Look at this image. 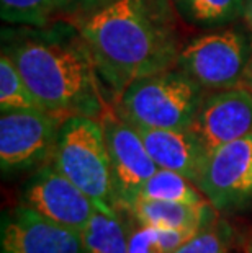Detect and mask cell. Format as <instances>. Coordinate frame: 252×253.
<instances>
[{
	"label": "cell",
	"instance_id": "9",
	"mask_svg": "<svg viewBox=\"0 0 252 253\" xmlns=\"http://www.w3.org/2000/svg\"><path fill=\"white\" fill-rule=\"evenodd\" d=\"M23 199L43 217L77 232L87 227L97 209L92 199L54 165L41 169L30 180Z\"/></svg>",
	"mask_w": 252,
	"mask_h": 253
},
{
	"label": "cell",
	"instance_id": "2",
	"mask_svg": "<svg viewBox=\"0 0 252 253\" xmlns=\"http://www.w3.org/2000/svg\"><path fill=\"white\" fill-rule=\"evenodd\" d=\"M45 111L100 118L111 100L82 35L51 28L26 31L3 47Z\"/></svg>",
	"mask_w": 252,
	"mask_h": 253
},
{
	"label": "cell",
	"instance_id": "20",
	"mask_svg": "<svg viewBox=\"0 0 252 253\" xmlns=\"http://www.w3.org/2000/svg\"><path fill=\"white\" fill-rule=\"evenodd\" d=\"M128 250L130 253H167L159 244L155 229L148 227V225H139L130 234Z\"/></svg>",
	"mask_w": 252,
	"mask_h": 253
},
{
	"label": "cell",
	"instance_id": "13",
	"mask_svg": "<svg viewBox=\"0 0 252 253\" xmlns=\"http://www.w3.org/2000/svg\"><path fill=\"white\" fill-rule=\"evenodd\" d=\"M210 204V201L203 204H189L138 198V201L133 204L130 211L136 217L139 225L198 232L202 227H205L211 216Z\"/></svg>",
	"mask_w": 252,
	"mask_h": 253
},
{
	"label": "cell",
	"instance_id": "18",
	"mask_svg": "<svg viewBox=\"0 0 252 253\" xmlns=\"http://www.w3.org/2000/svg\"><path fill=\"white\" fill-rule=\"evenodd\" d=\"M0 108L2 111L43 110L7 52H2L0 57Z\"/></svg>",
	"mask_w": 252,
	"mask_h": 253
},
{
	"label": "cell",
	"instance_id": "12",
	"mask_svg": "<svg viewBox=\"0 0 252 253\" xmlns=\"http://www.w3.org/2000/svg\"><path fill=\"white\" fill-rule=\"evenodd\" d=\"M135 127L159 169L174 170L197 185L208 152L190 129Z\"/></svg>",
	"mask_w": 252,
	"mask_h": 253
},
{
	"label": "cell",
	"instance_id": "8",
	"mask_svg": "<svg viewBox=\"0 0 252 253\" xmlns=\"http://www.w3.org/2000/svg\"><path fill=\"white\" fill-rule=\"evenodd\" d=\"M197 186L219 211L252 203V132L211 150Z\"/></svg>",
	"mask_w": 252,
	"mask_h": 253
},
{
	"label": "cell",
	"instance_id": "3",
	"mask_svg": "<svg viewBox=\"0 0 252 253\" xmlns=\"http://www.w3.org/2000/svg\"><path fill=\"white\" fill-rule=\"evenodd\" d=\"M206 90L182 69L146 75L131 82L113 101V108L133 126L189 129Z\"/></svg>",
	"mask_w": 252,
	"mask_h": 253
},
{
	"label": "cell",
	"instance_id": "16",
	"mask_svg": "<svg viewBox=\"0 0 252 253\" xmlns=\"http://www.w3.org/2000/svg\"><path fill=\"white\" fill-rule=\"evenodd\" d=\"M139 198L179 201L189 204H203L208 199L194 181L174 170L157 169V171L146 181Z\"/></svg>",
	"mask_w": 252,
	"mask_h": 253
},
{
	"label": "cell",
	"instance_id": "4",
	"mask_svg": "<svg viewBox=\"0 0 252 253\" xmlns=\"http://www.w3.org/2000/svg\"><path fill=\"white\" fill-rule=\"evenodd\" d=\"M51 157L52 165L77 185L99 209L116 212L110 154L99 118L71 116L64 120Z\"/></svg>",
	"mask_w": 252,
	"mask_h": 253
},
{
	"label": "cell",
	"instance_id": "5",
	"mask_svg": "<svg viewBox=\"0 0 252 253\" xmlns=\"http://www.w3.org/2000/svg\"><path fill=\"white\" fill-rule=\"evenodd\" d=\"M252 57V41L243 31L226 28L192 40L182 47L177 67L206 91L239 87Z\"/></svg>",
	"mask_w": 252,
	"mask_h": 253
},
{
	"label": "cell",
	"instance_id": "7",
	"mask_svg": "<svg viewBox=\"0 0 252 253\" xmlns=\"http://www.w3.org/2000/svg\"><path fill=\"white\" fill-rule=\"evenodd\" d=\"M64 120L43 110H8L0 118V164L3 171L30 169L52 155Z\"/></svg>",
	"mask_w": 252,
	"mask_h": 253
},
{
	"label": "cell",
	"instance_id": "11",
	"mask_svg": "<svg viewBox=\"0 0 252 253\" xmlns=\"http://www.w3.org/2000/svg\"><path fill=\"white\" fill-rule=\"evenodd\" d=\"M2 253H84L82 235L21 204L2 227Z\"/></svg>",
	"mask_w": 252,
	"mask_h": 253
},
{
	"label": "cell",
	"instance_id": "17",
	"mask_svg": "<svg viewBox=\"0 0 252 253\" xmlns=\"http://www.w3.org/2000/svg\"><path fill=\"white\" fill-rule=\"evenodd\" d=\"M64 13V0H0L2 20L13 25L46 26Z\"/></svg>",
	"mask_w": 252,
	"mask_h": 253
},
{
	"label": "cell",
	"instance_id": "24",
	"mask_svg": "<svg viewBox=\"0 0 252 253\" xmlns=\"http://www.w3.org/2000/svg\"><path fill=\"white\" fill-rule=\"evenodd\" d=\"M248 253H252V245L249 247V250H248Z\"/></svg>",
	"mask_w": 252,
	"mask_h": 253
},
{
	"label": "cell",
	"instance_id": "23",
	"mask_svg": "<svg viewBox=\"0 0 252 253\" xmlns=\"http://www.w3.org/2000/svg\"><path fill=\"white\" fill-rule=\"evenodd\" d=\"M244 17L248 20V25L252 31V0H246V12H244Z\"/></svg>",
	"mask_w": 252,
	"mask_h": 253
},
{
	"label": "cell",
	"instance_id": "21",
	"mask_svg": "<svg viewBox=\"0 0 252 253\" xmlns=\"http://www.w3.org/2000/svg\"><path fill=\"white\" fill-rule=\"evenodd\" d=\"M115 0H64V13L76 15V18L95 12Z\"/></svg>",
	"mask_w": 252,
	"mask_h": 253
},
{
	"label": "cell",
	"instance_id": "22",
	"mask_svg": "<svg viewBox=\"0 0 252 253\" xmlns=\"http://www.w3.org/2000/svg\"><path fill=\"white\" fill-rule=\"evenodd\" d=\"M244 87L252 91V57L249 61L248 71H246V75H244Z\"/></svg>",
	"mask_w": 252,
	"mask_h": 253
},
{
	"label": "cell",
	"instance_id": "6",
	"mask_svg": "<svg viewBox=\"0 0 252 253\" xmlns=\"http://www.w3.org/2000/svg\"><path fill=\"white\" fill-rule=\"evenodd\" d=\"M99 120L103 126L110 154L116 204L131 209L141 195L143 186L159 167L149 155L136 127L123 120L113 105L106 108Z\"/></svg>",
	"mask_w": 252,
	"mask_h": 253
},
{
	"label": "cell",
	"instance_id": "15",
	"mask_svg": "<svg viewBox=\"0 0 252 253\" xmlns=\"http://www.w3.org/2000/svg\"><path fill=\"white\" fill-rule=\"evenodd\" d=\"M177 13L195 26H221L241 18L246 0H172Z\"/></svg>",
	"mask_w": 252,
	"mask_h": 253
},
{
	"label": "cell",
	"instance_id": "10",
	"mask_svg": "<svg viewBox=\"0 0 252 253\" xmlns=\"http://www.w3.org/2000/svg\"><path fill=\"white\" fill-rule=\"evenodd\" d=\"M189 129L208 154L248 136L252 132V91L239 85L206 95Z\"/></svg>",
	"mask_w": 252,
	"mask_h": 253
},
{
	"label": "cell",
	"instance_id": "14",
	"mask_svg": "<svg viewBox=\"0 0 252 253\" xmlns=\"http://www.w3.org/2000/svg\"><path fill=\"white\" fill-rule=\"evenodd\" d=\"M84 253H130L128 235L116 212L95 209L82 232Z\"/></svg>",
	"mask_w": 252,
	"mask_h": 253
},
{
	"label": "cell",
	"instance_id": "1",
	"mask_svg": "<svg viewBox=\"0 0 252 253\" xmlns=\"http://www.w3.org/2000/svg\"><path fill=\"white\" fill-rule=\"evenodd\" d=\"M172 0H115L74 20L111 103L135 80L177 66L182 51Z\"/></svg>",
	"mask_w": 252,
	"mask_h": 253
},
{
	"label": "cell",
	"instance_id": "19",
	"mask_svg": "<svg viewBox=\"0 0 252 253\" xmlns=\"http://www.w3.org/2000/svg\"><path fill=\"white\" fill-rule=\"evenodd\" d=\"M174 253H229V235L223 225H205Z\"/></svg>",
	"mask_w": 252,
	"mask_h": 253
}]
</instances>
